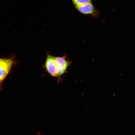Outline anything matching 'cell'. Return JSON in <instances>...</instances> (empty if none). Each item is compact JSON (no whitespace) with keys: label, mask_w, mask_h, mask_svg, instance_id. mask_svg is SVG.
Returning a JSON list of instances; mask_svg holds the SVG:
<instances>
[{"label":"cell","mask_w":135,"mask_h":135,"mask_svg":"<svg viewBox=\"0 0 135 135\" xmlns=\"http://www.w3.org/2000/svg\"><path fill=\"white\" fill-rule=\"evenodd\" d=\"M71 1L75 7L92 3L93 0H71Z\"/></svg>","instance_id":"5b68a950"},{"label":"cell","mask_w":135,"mask_h":135,"mask_svg":"<svg viewBox=\"0 0 135 135\" xmlns=\"http://www.w3.org/2000/svg\"><path fill=\"white\" fill-rule=\"evenodd\" d=\"M15 63L12 59H0V85L6 78Z\"/></svg>","instance_id":"3957f363"},{"label":"cell","mask_w":135,"mask_h":135,"mask_svg":"<svg viewBox=\"0 0 135 135\" xmlns=\"http://www.w3.org/2000/svg\"><path fill=\"white\" fill-rule=\"evenodd\" d=\"M56 68L57 75L58 83L62 80V76L68 72V70L72 63L66 55L62 56H55Z\"/></svg>","instance_id":"6da1fadb"},{"label":"cell","mask_w":135,"mask_h":135,"mask_svg":"<svg viewBox=\"0 0 135 135\" xmlns=\"http://www.w3.org/2000/svg\"><path fill=\"white\" fill-rule=\"evenodd\" d=\"M43 66L45 71L49 75L57 78L55 56L52 55L50 52H48L47 53L46 57Z\"/></svg>","instance_id":"7a4b0ae2"},{"label":"cell","mask_w":135,"mask_h":135,"mask_svg":"<svg viewBox=\"0 0 135 135\" xmlns=\"http://www.w3.org/2000/svg\"><path fill=\"white\" fill-rule=\"evenodd\" d=\"M75 7L79 12L82 14L91 15L93 18H97L100 17V12L92 3L76 6Z\"/></svg>","instance_id":"277c9868"}]
</instances>
